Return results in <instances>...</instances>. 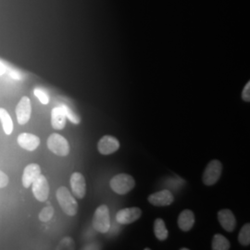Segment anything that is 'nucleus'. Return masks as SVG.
<instances>
[{
    "mask_svg": "<svg viewBox=\"0 0 250 250\" xmlns=\"http://www.w3.org/2000/svg\"><path fill=\"white\" fill-rule=\"evenodd\" d=\"M70 184L72 188V194L79 198L83 199L86 194V182L84 176L80 172H73L70 179Z\"/></svg>",
    "mask_w": 250,
    "mask_h": 250,
    "instance_id": "obj_9",
    "label": "nucleus"
},
{
    "mask_svg": "<svg viewBox=\"0 0 250 250\" xmlns=\"http://www.w3.org/2000/svg\"><path fill=\"white\" fill-rule=\"evenodd\" d=\"M56 197L59 202V205L61 206L65 214L71 217L77 214L78 203L68 188L66 187H61L58 188Z\"/></svg>",
    "mask_w": 250,
    "mask_h": 250,
    "instance_id": "obj_1",
    "label": "nucleus"
},
{
    "mask_svg": "<svg viewBox=\"0 0 250 250\" xmlns=\"http://www.w3.org/2000/svg\"><path fill=\"white\" fill-rule=\"evenodd\" d=\"M9 184V177L8 175L0 170V188H6Z\"/></svg>",
    "mask_w": 250,
    "mask_h": 250,
    "instance_id": "obj_26",
    "label": "nucleus"
},
{
    "mask_svg": "<svg viewBox=\"0 0 250 250\" xmlns=\"http://www.w3.org/2000/svg\"><path fill=\"white\" fill-rule=\"evenodd\" d=\"M223 172V164L218 160H213L210 161L206 167L202 181L206 186H213L215 185L222 175Z\"/></svg>",
    "mask_w": 250,
    "mask_h": 250,
    "instance_id": "obj_5",
    "label": "nucleus"
},
{
    "mask_svg": "<svg viewBox=\"0 0 250 250\" xmlns=\"http://www.w3.org/2000/svg\"><path fill=\"white\" fill-rule=\"evenodd\" d=\"M110 188L118 195H126L135 187V180L133 176L120 173L110 180Z\"/></svg>",
    "mask_w": 250,
    "mask_h": 250,
    "instance_id": "obj_2",
    "label": "nucleus"
},
{
    "mask_svg": "<svg viewBox=\"0 0 250 250\" xmlns=\"http://www.w3.org/2000/svg\"><path fill=\"white\" fill-rule=\"evenodd\" d=\"M31 187H32L33 194L38 201L45 202L47 200L50 188H49L48 181L44 175H42V173L34 181Z\"/></svg>",
    "mask_w": 250,
    "mask_h": 250,
    "instance_id": "obj_6",
    "label": "nucleus"
},
{
    "mask_svg": "<svg viewBox=\"0 0 250 250\" xmlns=\"http://www.w3.org/2000/svg\"><path fill=\"white\" fill-rule=\"evenodd\" d=\"M67 117L62 106L54 107L51 110V125L56 130H63L66 126Z\"/></svg>",
    "mask_w": 250,
    "mask_h": 250,
    "instance_id": "obj_16",
    "label": "nucleus"
},
{
    "mask_svg": "<svg viewBox=\"0 0 250 250\" xmlns=\"http://www.w3.org/2000/svg\"><path fill=\"white\" fill-rule=\"evenodd\" d=\"M141 215L142 210L137 207L126 208L118 211L116 220L120 224H131L140 219Z\"/></svg>",
    "mask_w": 250,
    "mask_h": 250,
    "instance_id": "obj_8",
    "label": "nucleus"
},
{
    "mask_svg": "<svg viewBox=\"0 0 250 250\" xmlns=\"http://www.w3.org/2000/svg\"><path fill=\"white\" fill-rule=\"evenodd\" d=\"M17 142L19 146L27 151H35L40 146L41 140L36 134L30 133H22L18 135Z\"/></svg>",
    "mask_w": 250,
    "mask_h": 250,
    "instance_id": "obj_11",
    "label": "nucleus"
},
{
    "mask_svg": "<svg viewBox=\"0 0 250 250\" xmlns=\"http://www.w3.org/2000/svg\"><path fill=\"white\" fill-rule=\"evenodd\" d=\"M242 99L246 102L250 101V83L249 82L242 92Z\"/></svg>",
    "mask_w": 250,
    "mask_h": 250,
    "instance_id": "obj_25",
    "label": "nucleus"
},
{
    "mask_svg": "<svg viewBox=\"0 0 250 250\" xmlns=\"http://www.w3.org/2000/svg\"><path fill=\"white\" fill-rule=\"evenodd\" d=\"M196 222L195 214L190 209H185L183 210L178 217V227L183 232H188L190 231Z\"/></svg>",
    "mask_w": 250,
    "mask_h": 250,
    "instance_id": "obj_15",
    "label": "nucleus"
},
{
    "mask_svg": "<svg viewBox=\"0 0 250 250\" xmlns=\"http://www.w3.org/2000/svg\"><path fill=\"white\" fill-rule=\"evenodd\" d=\"M41 174V168L36 163L28 164L24 168L22 176H21V183L24 188H29L34 181Z\"/></svg>",
    "mask_w": 250,
    "mask_h": 250,
    "instance_id": "obj_13",
    "label": "nucleus"
},
{
    "mask_svg": "<svg viewBox=\"0 0 250 250\" xmlns=\"http://www.w3.org/2000/svg\"><path fill=\"white\" fill-rule=\"evenodd\" d=\"M34 94L43 105H47L49 103V97L44 90L41 88H36L34 91Z\"/></svg>",
    "mask_w": 250,
    "mask_h": 250,
    "instance_id": "obj_23",
    "label": "nucleus"
},
{
    "mask_svg": "<svg viewBox=\"0 0 250 250\" xmlns=\"http://www.w3.org/2000/svg\"><path fill=\"white\" fill-rule=\"evenodd\" d=\"M59 250H73L74 249V241L71 237H65L60 243Z\"/></svg>",
    "mask_w": 250,
    "mask_h": 250,
    "instance_id": "obj_24",
    "label": "nucleus"
},
{
    "mask_svg": "<svg viewBox=\"0 0 250 250\" xmlns=\"http://www.w3.org/2000/svg\"><path fill=\"white\" fill-rule=\"evenodd\" d=\"M218 220L226 232H231L234 231L236 227V219L232 210L228 208L221 209L218 212Z\"/></svg>",
    "mask_w": 250,
    "mask_h": 250,
    "instance_id": "obj_14",
    "label": "nucleus"
},
{
    "mask_svg": "<svg viewBox=\"0 0 250 250\" xmlns=\"http://www.w3.org/2000/svg\"><path fill=\"white\" fill-rule=\"evenodd\" d=\"M154 233H155V236L160 241H165L168 238L169 232L166 228L165 222L161 218L156 219L154 222Z\"/></svg>",
    "mask_w": 250,
    "mask_h": 250,
    "instance_id": "obj_17",
    "label": "nucleus"
},
{
    "mask_svg": "<svg viewBox=\"0 0 250 250\" xmlns=\"http://www.w3.org/2000/svg\"><path fill=\"white\" fill-rule=\"evenodd\" d=\"M120 148V142L114 136L104 135L98 143V149L102 155H110Z\"/></svg>",
    "mask_w": 250,
    "mask_h": 250,
    "instance_id": "obj_10",
    "label": "nucleus"
},
{
    "mask_svg": "<svg viewBox=\"0 0 250 250\" xmlns=\"http://www.w3.org/2000/svg\"><path fill=\"white\" fill-rule=\"evenodd\" d=\"M62 107L63 110L65 112V115L67 117V119L71 123H72L73 125H80L81 117L77 113H75L71 107L67 106V105H65V104L62 105Z\"/></svg>",
    "mask_w": 250,
    "mask_h": 250,
    "instance_id": "obj_21",
    "label": "nucleus"
},
{
    "mask_svg": "<svg viewBox=\"0 0 250 250\" xmlns=\"http://www.w3.org/2000/svg\"><path fill=\"white\" fill-rule=\"evenodd\" d=\"M92 225L97 232L105 233L110 228V217L107 206L101 205L96 209L93 217Z\"/></svg>",
    "mask_w": 250,
    "mask_h": 250,
    "instance_id": "obj_3",
    "label": "nucleus"
},
{
    "mask_svg": "<svg viewBox=\"0 0 250 250\" xmlns=\"http://www.w3.org/2000/svg\"><path fill=\"white\" fill-rule=\"evenodd\" d=\"M6 72H7V68H6L5 64L0 61V76L4 75Z\"/></svg>",
    "mask_w": 250,
    "mask_h": 250,
    "instance_id": "obj_27",
    "label": "nucleus"
},
{
    "mask_svg": "<svg viewBox=\"0 0 250 250\" xmlns=\"http://www.w3.org/2000/svg\"><path fill=\"white\" fill-rule=\"evenodd\" d=\"M181 250H189L188 249H187V248H185V249H181Z\"/></svg>",
    "mask_w": 250,
    "mask_h": 250,
    "instance_id": "obj_28",
    "label": "nucleus"
},
{
    "mask_svg": "<svg viewBox=\"0 0 250 250\" xmlns=\"http://www.w3.org/2000/svg\"><path fill=\"white\" fill-rule=\"evenodd\" d=\"M238 241L242 246L248 247L250 244V224H244L242 227L239 235H238Z\"/></svg>",
    "mask_w": 250,
    "mask_h": 250,
    "instance_id": "obj_20",
    "label": "nucleus"
},
{
    "mask_svg": "<svg viewBox=\"0 0 250 250\" xmlns=\"http://www.w3.org/2000/svg\"><path fill=\"white\" fill-rule=\"evenodd\" d=\"M147 199L151 205L156 207H165L172 204V202L174 201V197L170 191L165 189L152 194Z\"/></svg>",
    "mask_w": 250,
    "mask_h": 250,
    "instance_id": "obj_12",
    "label": "nucleus"
},
{
    "mask_svg": "<svg viewBox=\"0 0 250 250\" xmlns=\"http://www.w3.org/2000/svg\"><path fill=\"white\" fill-rule=\"evenodd\" d=\"M54 208L52 206H47L45 207L38 215V219L42 222V223H47L49 222L52 217L54 216Z\"/></svg>",
    "mask_w": 250,
    "mask_h": 250,
    "instance_id": "obj_22",
    "label": "nucleus"
},
{
    "mask_svg": "<svg viewBox=\"0 0 250 250\" xmlns=\"http://www.w3.org/2000/svg\"><path fill=\"white\" fill-rule=\"evenodd\" d=\"M46 145L48 149L59 157L68 156L71 149L68 140L59 134H50L47 138Z\"/></svg>",
    "mask_w": 250,
    "mask_h": 250,
    "instance_id": "obj_4",
    "label": "nucleus"
},
{
    "mask_svg": "<svg viewBox=\"0 0 250 250\" xmlns=\"http://www.w3.org/2000/svg\"><path fill=\"white\" fill-rule=\"evenodd\" d=\"M231 248V244L226 237L222 234H215L211 243V249L213 250H228Z\"/></svg>",
    "mask_w": 250,
    "mask_h": 250,
    "instance_id": "obj_19",
    "label": "nucleus"
},
{
    "mask_svg": "<svg viewBox=\"0 0 250 250\" xmlns=\"http://www.w3.org/2000/svg\"><path fill=\"white\" fill-rule=\"evenodd\" d=\"M15 112L19 125H26L30 121L32 115V103L28 97L24 96L21 99L15 109Z\"/></svg>",
    "mask_w": 250,
    "mask_h": 250,
    "instance_id": "obj_7",
    "label": "nucleus"
},
{
    "mask_svg": "<svg viewBox=\"0 0 250 250\" xmlns=\"http://www.w3.org/2000/svg\"><path fill=\"white\" fill-rule=\"evenodd\" d=\"M0 122L2 125V128L4 130V133L9 135L13 132V121L9 115V112L3 108L0 107Z\"/></svg>",
    "mask_w": 250,
    "mask_h": 250,
    "instance_id": "obj_18",
    "label": "nucleus"
}]
</instances>
